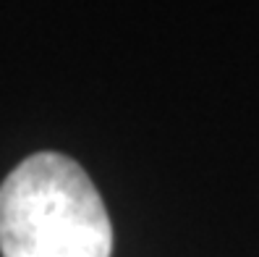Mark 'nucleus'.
I'll return each mask as SVG.
<instances>
[{
	"label": "nucleus",
	"mask_w": 259,
	"mask_h": 257,
	"mask_svg": "<svg viewBox=\"0 0 259 257\" xmlns=\"http://www.w3.org/2000/svg\"><path fill=\"white\" fill-rule=\"evenodd\" d=\"M113 226L73 158L34 153L0 184L3 257H110Z\"/></svg>",
	"instance_id": "obj_1"
}]
</instances>
